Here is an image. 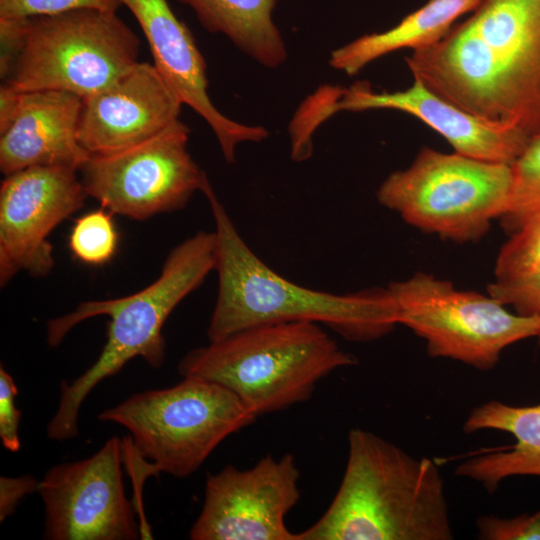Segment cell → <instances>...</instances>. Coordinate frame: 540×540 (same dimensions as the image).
Returning a JSON list of instances; mask_svg holds the SVG:
<instances>
[{"label": "cell", "instance_id": "1", "mask_svg": "<svg viewBox=\"0 0 540 540\" xmlns=\"http://www.w3.org/2000/svg\"><path fill=\"white\" fill-rule=\"evenodd\" d=\"M405 61L413 79L458 107L540 133V0H483Z\"/></svg>", "mask_w": 540, "mask_h": 540}, {"label": "cell", "instance_id": "2", "mask_svg": "<svg viewBox=\"0 0 540 540\" xmlns=\"http://www.w3.org/2000/svg\"><path fill=\"white\" fill-rule=\"evenodd\" d=\"M217 237L216 303L207 330L209 342L240 330L275 323L313 322L352 341H371L398 324V310L387 288L349 294L313 290L276 273L247 245L206 179Z\"/></svg>", "mask_w": 540, "mask_h": 540}, {"label": "cell", "instance_id": "3", "mask_svg": "<svg viewBox=\"0 0 540 540\" xmlns=\"http://www.w3.org/2000/svg\"><path fill=\"white\" fill-rule=\"evenodd\" d=\"M298 540H450L440 470L377 434L348 433L340 486L324 514Z\"/></svg>", "mask_w": 540, "mask_h": 540}, {"label": "cell", "instance_id": "4", "mask_svg": "<svg viewBox=\"0 0 540 540\" xmlns=\"http://www.w3.org/2000/svg\"><path fill=\"white\" fill-rule=\"evenodd\" d=\"M217 237L215 231H199L174 247L159 277L142 290L124 297L86 301L47 324V342L59 345L77 324L105 315L107 340L97 360L70 383L60 384L57 410L47 427L51 440L65 441L78 435L81 404L95 386L117 374L135 357L152 368L165 359L166 342L162 328L176 306L196 290L215 270Z\"/></svg>", "mask_w": 540, "mask_h": 540}, {"label": "cell", "instance_id": "5", "mask_svg": "<svg viewBox=\"0 0 540 540\" xmlns=\"http://www.w3.org/2000/svg\"><path fill=\"white\" fill-rule=\"evenodd\" d=\"M356 363L322 325L286 322L246 328L195 348L179 361L178 372L227 388L258 417L309 400L320 380Z\"/></svg>", "mask_w": 540, "mask_h": 540}, {"label": "cell", "instance_id": "6", "mask_svg": "<svg viewBox=\"0 0 540 540\" xmlns=\"http://www.w3.org/2000/svg\"><path fill=\"white\" fill-rule=\"evenodd\" d=\"M256 418L230 390L193 376L133 394L98 415L125 427L145 459L177 478L198 470L224 439Z\"/></svg>", "mask_w": 540, "mask_h": 540}, {"label": "cell", "instance_id": "7", "mask_svg": "<svg viewBox=\"0 0 540 540\" xmlns=\"http://www.w3.org/2000/svg\"><path fill=\"white\" fill-rule=\"evenodd\" d=\"M511 188V164L424 147L408 168L382 182L377 199L414 227L467 242L484 236L503 216Z\"/></svg>", "mask_w": 540, "mask_h": 540}, {"label": "cell", "instance_id": "8", "mask_svg": "<svg viewBox=\"0 0 540 540\" xmlns=\"http://www.w3.org/2000/svg\"><path fill=\"white\" fill-rule=\"evenodd\" d=\"M139 51L138 36L117 12L80 8L31 17L4 82L20 91L62 90L85 98L131 70Z\"/></svg>", "mask_w": 540, "mask_h": 540}, {"label": "cell", "instance_id": "9", "mask_svg": "<svg viewBox=\"0 0 540 540\" xmlns=\"http://www.w3.org/2000/svg\"><path fill=\"white\" fill-rule=\"evenodd\" d=\"M387 290L398 324L426 341L428 355L490 370L508 346L540 336V316L512 313L491 295L460 291L426 273L391 283Z\"/></svg>", "mask_w": 540, "mask_h": 540}, {"label": "cell", "instance_id": "10", "mask_svg": "<svg viewBox=\"0 0 540 540\" xmlns=\"http://www.w3.org/2000/svg\"><path fill=\"white\" fill-rule=\"evenodd\" d=\"M189 134L178 119L141 143L90 155L79 170L87 195L135 220L182 209L207 179L188 151Z\"/></svg>", "mask_w": 540, "mask_h": 540}, {"label": "cell", "instance_id": "11", "mask_svg": "<svg viewBox=\"0 0 540 540\" xmlns=\"http://www.w3.org/2000/svg\"><path fill=\"white\" fill-rule=\"evenodd\" d=\"M122 440L112 437L83 460L51 467L39 481L43 537L50 540H135L136 509L125 494Z\"/></svg>", "mask_w": 540, "mask_h": 540}, {"label": "cell", "instance_id": "12", "mask_svg": "<svg viewBox=\"0 0 540 540\" xmlns=\"http://www.w3.org/2000/svg\"><path fill=\"white\" fill-rule=\"evenodd\" d=\"M300 471L292 454L261 458L249 469L227 465L208 476L193 540H298L285 518L300 499Z\"/></svg>", "mask_w": 540, "mask_h": 540}, {"label": "cell", "instance_id": "13", "mask_svg": "<svg viewBox=\"0 0 540 540\" xmlns=\"http://www.w3.org/2000/svg\"><path fill=\"white\" fill-rule=\"evenodd\" d=\"M78 170L34 166L5 176L0 187V285L18 273L43 277L55 260L51 232L88 197Z\"/></svg>", "mask_w": 540, "mask_h": 540}, {"label": "cell", "instance_id": "14", "mask_svg": "<svg viewBox=\"0 0 540 540\" xmlns=\"http://www.w3.org/2000/svg\"><path fill=\"white\" fill-rule=\"evenodd\" d=\"M316 114L323 122L337 111L392 109L410 114L440 134L460 154L512 164L530 138L522 131L476 116L444 99L420 80L394 92H375L367 83L320 91Z\"/></svg>", "mask_w": 540, "mask_h": 540}, {"label": "cell", "instance_id": "15", "mask_svg": "<svg viewBox=\"0 0 540 540\" xmlns=\"http://www.w3.org/2000/svg\"><path fill=\"white\" fill-rule=\"evenodd\" d=\"M140 25L154 59V66L175 91L212 129L228 163L244 142H261L269 131L245 125L222 114L208 92L206 62L189 28L177 18L167 0H120Z\"/></svg>", "mask_w": 540, "mask_h": 540}, {"label": "cell", "instance_id": "16", "mask_svg": "<svg viewBox=\"0 0 540 540\" xmlns=\"http://www.w3.org/2000/svg\"><path fill=\"white\" fill-rule=\"evenodd\" d=\"M182 105L154 64L139 61L111 86L82 98L78 141L89 155L131 147L178 120Z\"/></svg>", "mask_w": 540, "mask_h": 540}, {"label": "cell", "instance_id": "17", "mask_svg": "<svg viewBox=\"0 0 540 540\" xmlns=\"http://www.w3.org/2000/svg\"><path fill=\"white\" fill-rule=\"evenodd\" d=\"M82 98L62 90L22 91L19 109L0 133V170L7 176L34 166L80 170L89 158L77 128Z\"/></svg>", "mask_w": 540, "mask_h": 540}, {"label": "cell", "instance_id": "18", "mask_svg": "<svg viewBox=\"0 0 540 540\" xmlns=\"http://www.w3.org/2000/svg\"><path fill=\"white\" fill-rule=\"evenodd\" d=\"M462 428L466 434L486 429L507 432L516 443L465 460L456 475L479 482L490 493L508 477H540V405L513 406L491 400L474 408Z\"/></svg>", "mask_w": 540, "mask_h": 540}, {"label": "cell", "instance_id": "19", "mask_svg": "<svg viewBox=\"0 0 540 540\" xmlns=\"http://www.w3.org/2000/svg\"><path fill=\"white\" fill-rule=\"evenodd\" d=\"M483 0H429L394 27L361 36L331 52L329 64L349 76L401 49H419L444 37L455 22Z\"/></svg>", "mask_w": 540, "mask_h": 540}, {"label": "cell", "instance_id": "20", "mask_svg": "<svg viewBox=\"0 0 540 540\" xmlns=\"http://www.w3.org/2000/svg\"><path fill=\"white\" fill-rule=\"evenodd\" d=\"M189 6L204 29L226 36L240 51L266 68L287 60L272 12L279 0H178Z\"/></svg>", "mask_w": 540, "mask_h": 540}, {"label": "cell", "instance_id": "21", "mask_svg": "<svg viewBox=\"0 0 540 540\" xmlns=\"http://www.w3.org/2000/svg\"><path fill=\"white\" fill-rule=\"evenodd\" d=\"M511 168V195L501 217L510 234L524 223L540 217V133L528 139Z\"/></svg>", "mask_w": 540, "mask_h": 540}, {"label": "cell", "instance_id": "22", "mask_svg": "<svg viewBox=\"0 0 540 540\" xmlns=\"http://www.w3.org/2000/svg\"><path fill=\"white\" fill-rule=\"evenodd\" d=\"M118 241L112 213L102 207L76 220L69 236V248L77 260L102 265L115 255Z\"/></svg>", "mask_w": 540, "mask_h": 540}, {"label": "cell", "instance_id": "23", "mask_svg": "<svg viewBox=\"0 0 540 540\" xmlns=\"http://www.w3.org/2000/svg\"><path fill=\"white\" fill-rule=\"evenodd\" d=\"M540 267V217L511 233L495 265L496 280L510 279Z\"/></svg>", "mask_w": 540, "mask_h": 540}, {"label": "cell", "instance_id": "24", "mask_svg": "<svg viewBox=\"0 0 540 540\" xmlns=\"http://www.w3.org/2000/svg\"><path fill=\"white\" fill-rule=\"evenodd\" d=\"M488 294L517 314L540 316V267L522 275L495 280L487 286Z\"/></svg>", "mask_w": 540, "mask_h": 540}, {"label": "cell", "instance_id": "25", "mask_svg": "<svg viewBox=\"0 0 540 540\" xmlns=\"http://www.w3.org/2000/svg\"><path fill=\"white\" fill-rule=\"evenodd\" d=\"M120 0H0V18H31L80 8L117 12Z\"/></svg>", "mask_w": 540, "mask_h": 540}, {"label": "cell", "instance_id": "26", "mask_svg": "<svg viewBox=\"0 0 540 540\" xmlns=\"http://www.w3.org/2000/svg\"><path fill=\"white\" fill-rule=\"evenodd\" d=\"M478 538L484 540H540V510L512 518L484 515L476 521Z\"/></svg>", "mask_w": 540, "mask_h": 540}, {"label": "cell", "instance_id": "27", "mask_svg": "<svg viewBox=\"0 0 540 540\" xmlns=\"http://www.w3.org/2000/svg\"><path fill=\"white\" fill-rule=\"evenodd\" d=\"M18 393L13 377L0 367V439L5 449L17 452L21 448L19 423L21 412L15 405Z\"/></svg>", "mask_w": 540, "mask_h": 540}, {"label": "cell", "instance_id": "28", "mask_svg": "<svg viewBox=\"0 0 540 540\" xmlns=\"http://www.w3.org/2000/svg\"><path fill=\"white\" fill-rule=\"evenodd\" d=\"M28 18H0V76L6 79L20 55Z\"/></svg>", "mask_w": 540, "mask_h": 540}, {"label": "cell", "instance_id": "29", "mask_svg": "<svg viewBox=\"0 0 540 540\" xmlns=\"http://www.w3.org/2000/svg\"><path fill=\"white\" fill-rule=\"evenodd\" d=\"M39 481L31 475L0 478V522L11 515L20 500L28 494L38 491Z\"/></svg>", "mask_w": 540, "mask_h": 540}, {"label": "cell", "instance_id": "30", "mask_svg": "<svg viewBox=\"0 0 540 540\" xmlns=\"http://www.w3.org/2000/svg\"><path fill=\"white\" fill-rule=\"evenodd\" d=\"M22 91L7 82L0 87V133L12 123L19 109Z\"/></svg>", "mask_w": 540, "mask_h": 540}]
</instances>
